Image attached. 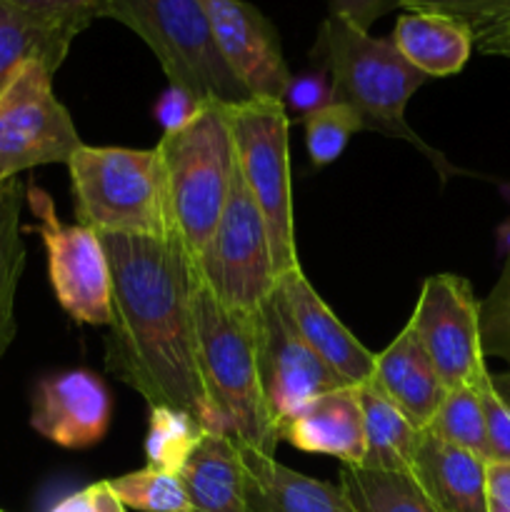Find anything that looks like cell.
Returning a JSON list of instances; mask_svg holds the SVG:
<instances>
[{
  "label": "cell",
  "instance_id": "60d3db41",
  "mask_svg": "<svg viewBox=\"0 0 510 512\" xmlns=\"http://www.w3.org/2000/svg\"><path fill=\"white\" fill-rule=\"evenodd\" d=\"M490 512H508V510H500V508H493V505H490Z\"/></svg>",
  "mask_w": 510,
  "mask_h": 512
},
{
  "label": "cell",
  "instance_id": "ab89813d",
  "mask_svg": "<svg viewBox=\"0 0 510 512\" xmlns=\"http://www.w3.org/2000/svg\"><path fill=\"white\" fill-rule=\"evenodd\" d=\"M490 383H493L495 393L510 405V373H498V375L490 373Z\"/></svg>",
  "mask_w": 510,
  "mask_h": 512
},
{
  "label": "cell",
  "instance_id": "e0dca14e",
  "mask_svg": "<svg viewBox=\"0 0 510 512\" xmlns=\"http://www.w3.org/2000/svg\"><path fill=\"white\" fill-rule=\"evenodd\" d=\"M280 440L303 453L328 455L343 465H363L365 430L358 388L343 385L320 395L280 428Z\"/></svg>",
  "mask_w": 510,
  "mask_h": 512
},
{
  "label": "cell",
  "instance_id": "836d02e7",
  "mask_svg": "<svg viewBox=\"0 0 510 512\" xmlns=\"http://www.w3.org/2000/svg\"><path fill=\"white\" fill-rule=\"evenodd\" d=\"M8 3L33 10V13L78 20L85 28L93 20L105 18V10H108V0H8Z\"/></svg>",
  "mask_w": 510,
  "mask_h": 512
},
{
  "label": "cell",
  "instance_id": "d6a6232c",
  "mask_svg": "<svg viewBox=\"0 0 510 512\" xmlns=\"http://www.w3.org/2000/svg\"><path fill=\"white\" fill-rule=\"evenodd\" d=\"M400 8L453 15L475 30L510 15V0H400Z\"/></svg>",
  "mask_w": 510,
  "mask_h": 512
},
{
  "label": "cell",
  "instance_id": "8992f818",
  "mask_svg": "<svg viewBox=\"0 0 510 512\" xmlns=\"http://www.w3.org/2000/svg\"><path fill=\"white\" fill-rule=\"evenodd\" d=\"M105 18L145 40L170 85L223 105L253 98L220 55L200 0H108Z\"/></svg>",
  "mask_w": 510,
  "mask_h": 512
},
{
  "label": "cell",
  "instance_id": "2e32d148",
  "mask_svg": "<svg viewBox=\"0 0 510 512\" xmlns=\"http://www.w3.org/2000/svg\"><path fill=\"white\" fill-rule=\"evenodd\" d=\"M485 460L420 430L410 475L438 512H490Z\"/></svg>",
  "mask_w": 510,
  "mask_h": 512
},
{
  "label": "cell",
  "instance_id": "484cf974",
  "mask_svg": "<svg viewBox=\"0 0 510 512\" xmlns=\"http://www.w3.org/2000/svg\"><path fill=\"white\" fill-rule=\"evenodd\" d=\"M203 435L205 430L200 428L198 420L185 410L153 405L148 415V433H145L148 468L178 475Z\"/></svg>",
  "mask_w": 510,
  "mask_h": 512
},
{
  "label": "cell",
  "instance_id": "e575fe53",
  "mask_svg": "<svg viewBox=\"0 0 510 512\" xmlns=\"http://www.w3.org/2000/svg\"><path fill=\"white\" fill-rule=\"evenodd\" d=\"M200 103H203V100L190 95L188 90L178 88V85H168V90H165L158 98V103H155V120L160 123L163 133H173V130L185 128V125L195 118Z\"/></svg>",
  "mask_w": 510,
  "mask_h": 512
},
{
  "label": "cell",
  "instance_id": "4316f807",
  "mask_svg": "<svg viewBox=\"0 0 510 512\" xmlns=\"http://www.w3.org/2000/svg\"><path fill=\"white\" fill-rule=\"evenodd\" d=\"M428 433L455 448L470 450L488 463V440H485V418L480 405L478 388L473 385H455L448 388L443 403L435 410L428 423Z\"/></svg>",
  "mask_w": 510,
  "mask_h": 512
},
{
  "label": "cell",
  "instance_id": "52a82bcc",
  "mask_svg": "<svg viewBox=\"0 0 510 512\" xmlns=\"http://www.w3.org/2000/svg\"><path fill=\"white\" fill-rule=\"evenodd\" d=\"M228 113L235 160L263 213L275 273L280 278L300 268L298 248H295L293 190H290V118L283 108V100L275 98H248L238 105H230Z\"/></svg>",
  "mask_w": 510,
  "mask_h": 512
},
{
  "label": "cell",
  "instance_id": "277c9868",
  "mask_svg": "<svg viewBox=\"0 0 510 512\" xmlns=\"http://www.w3.org/2000/svg\"><path fill=\"white\" fill-rule=\"evenodd\" d=\"M318 60L333 80L338 103L350 105L365 130L408 140L443 168V160L418 138L405 120V108L425 75L400 55L390 38H373L365 30L328 15L320 25Z\"/></svg>",
  "mask_w": 510,
  "mask_h": 512
},
{
  "label": "cell",
  "instance_id": "7c38bea8",
  "mask_svg": "<svg viewBox=\"0 0 510 512\" xmlns=\"http://www.w3.org/2000/svg\"><path fill=\"white\" fill-rule=\"evenodd\" d=\"M408 323L445 388L473 385L488 370L480 340V300L460 275L438 273L425 278Z\"/></svg>",
  "mask_w": 510,
  "mask_h": 512
},
{
  "label": "cell",
  "instance_id": "cb8c5ba5",
  "mask_svg": "<svg viewBox=\"0 0 510 512\" xmlns=\"http://www.w3.org/2000/svg\"><path fill=\"white\" fill-rule=\"evenodd\" d=\"M25 188L28 185L20 178L5 180L0 188V358L8 353L18 333V318H15V298L18 285L25 270V238H23V215Z\"/></svg>",
  "mask_w": 510,
  "mask_h": 512
},
{
  "label": "cell",
  "instance_id": "d6986e66",
  "mask_svg": "<svg viewBox=\"0 0 510 512\" xmlns=\"http://www.w3.org/2000/svg\"><path fill=\"white\" fill-rule=\"evenodd\" d=\"M245 512H353L335 485L285 468L275 455L240 445Z\"/></svg>",
  "mask_w": 510,
  "mask_h": 512
},
{
  "label": "cell",
  "instance_id": "4dcf8cb0",
  "mask_svg": "<svg viewBox=\"0 0 510 512\" xmlns=\"http://www.w3.org/2000/svg\"><path fill=\"white\" fill-rule=\"evenodd\" d=\"M330 103H335L333 80L323 65L318 70L293 75L283 93L285 113L290 120H300V123H305V118H310L318 110L328 108Z\"/></svg>",
  "mask_w": 510,
  "mask_h": 512
},
{
  "label": "cell",
  "instance_id": "ba28073f",
  "mask_svg": "<svg viewBox=\"0 0 510 512\" xmlns=\"http://www.w3.org/2000/svg\"><path fill=\"white\" fill-rule=\"evenodd\" d=\"M198 273L220 303L245 313H255L278 283L268 228L238 160L223 213L198 258Z\"/></svg>",
  "mask_w": 510,
  "mask_h": 512
},
{
  "label": "cell",
  "instance_id": "5bb4252c",
  "mask_svg": "<svg viewBox=\"0 0 510 512\" xmlns=\"http://www.w3.org/2000/svg\"><path fill=\"white\" fill-rule=\"evenodd\" d=\"M113 420V398L103 378L90 370H65L35 385L30 425L50 443L85 450L105 438Z\"/></svg>",
  "mask_w": 510,
  "mask_h": 512
},
{
  "label": "cell",
  "instance_id": "b9f144b4",
  "mask_svg": "<svg viewBox=\"0 0 510 512\" xmlns=\"http://www.w3.org/2000/svg\"><path fill=\"white\" fill-rule=\"evenodd\" d=\"M3 183H5V180H0V188H3Z\"/></svg>",
  "mask_w": 510,
  "mask_h": 512
},
{
  "label": "cell",
  "instance_id": "74e56055",
  "mask_svg": "<svg viewBox=\"0 0 510 512\" xmlns=\"http://www.w3.org/2000/svg\"><path fill=\"white\" fill-rule=\"evenodd\" d=\"M473 45L480 53L510 58V15L473 30Z\"/></svg>",
  "mask_w": 510,
  "mask_h": 512
},
{
  "label": "cell",
  "instance_id": "ac0fdd59",
  "mask_svg": "<svg viewBox=\"0 0 510 512\" xmlns=\"http://www.w3.org/2000/svg\"><path fill=\"white\" fill-rule=\"evenodd\" d=\"M373 383L418 430L428 428L448 393L410 323L395 335L383 353L375 355Z\"/></svg>",
  "mask_w": 510,
  "mask_h": 512
},
{
  "label": "cell",
  "instance_id": "3957f363",
  "mask_svg": "<svg viewBox=\"0 0 510 512\" xmlns=\"http://www.w3.org/2000/svg\"><path fill=\"white\" fill-rule=\"evenodd\" d=\"M228 108L218 100H203L185 128L163 133L155 145L163 165L170 230L195 265L218 225L235 173Z\"/></svg>",
  "mask_w": 510,
  "mask_h": 512
},
{
  "label": "cell",
  "instance_id": "9a60e30c",
  "mask_svg": "<svg viewBox=\"0 0 510 512\" xmlns=\"http://www.w3.org/2000/svg\"><path fill=\"white\" fill-rule=\"evenodd\" d=\"M275 285L283 295L290 320L298 328L300 338L310 345V350L343 383L353 385V388L368 383L373 378L375 355L340 323L338 315L325 305V300L310 285L303 270L298 268L280 275Z\"/></svg>",
  "mask_w": 510,
  "mask_h": 512
},
{
  "label": "cell",
  "instance_id": "f35d334b",
  "mask_svg": "<svg viewBox=\"0 0 510 512\" xmlns=\"http://www.w3.org/2000/svg\"><path fill=\"white\" fill-rule=\"evenodd\" d=\"M485 485H488V503L510 512V463L485 465Z\"/></svg>",
  "mask_w": 510,
  "mask_h": 512
},
{
  "label": "cell",
  "instance_id": "7a4b0ae2",
  "mask_svg": "<svg viewBox=\"0 0 510 512\" xmlns=\"http://www.w3.org/2000/svg\"><path fill=\"white\" fill-rule=\"evenodd\" d=\"M198 363L223 433L235 443L275 455L280 435L265 408L255 348V313L228 308L198 280L193 298Z\"/></svg>",
  "mask_w": 510,
  "mask_h": 512
},
{
  "label": "cell",
  "instance_id": "4fadbf2b",
  "mask_svg": "<svg viewBox=\"0 0 510 512\" xmlns=\"http://www.w3.org/2000/svg\"><path fill=\"white\" fill-rule=\"evenodd\" d=\"M220 55L253 98L283 100L290 73L275 25L245 0H200Z\"/></svg>",
  "mask_w": 510,
  "mask_h": 512
},
{
  "label": "cell",
  "instance_id": "44dd1931",
  "mask_svg": "<svg viewBox=\"0 0 510 512\" xmlns=\"http://www.w3.org/2000/svg\"><path fill=\"white\" fill-rule=\"evenodd\" d=\"M395 48L425 78H448L460 73L473 53V30L453 15L408 10L390 35Z\"/></svg>",
  "mask_w": 510,
  "mask_h": 512
},
{
  "label": "cell",
  "instance_id": "5b68a950",
  "mask_svg": "<svg viewBox=\"0 0 510 512\" xmlns=\"http://www.w3.org/2000/svg\"><path fill=\"white\" fill-rule=\"evenodd\" d=\"M75 215L95 233L173 235L158 150L80 145L68 160Z\"/></svg>",
  "mask_w": 510,
  "mask_h": 512
},
{
  "label": "cell",
  "instance_id": "d4e9b609",
  "mask_svg": "<svg viewBox=\"0 0 510 512\" xmlns=\"http://www.w3.org/2000/svg\"><path fill=\"white\" fill-rule=\"evenodd\" d=\"M338 488L353 512H438L418 480L403 470L343 465Z\"/></svg>",
  "mask_w": 510,
  "mask_h": 512
},
{
  "label": "cell",
  "instance_id": "f1b7e54d",
  "mask_svg": "<svg viewBox=\"0 0 510 512\" xmlns=\"http://www.w3.org/2000/svg\"><path fill=\"white\" fill-rule=\"evenodd\" d=\"M305 148L313 168H325L343 155L345 145L358 130H365L363 120L350 105L330 103L328 108L318 110L305 118Z\"/></svg>",
  "mask_w": 510,
  "mask_h": 512
},
{
  "label": "cell",
  "instance_id": "ffe728a7",
  "mask_svg": "<svg viewBox=\"0 0 510 512\" xmlns=\"http://www.w3.org/2000/svg\"><path fill=\"white\" fill-rule=\"evenodd\" d=\"M83 30L78 20L33 13L0 0V90L28 60H40L55 73Z\"/></svg>",
  "mask_w": 510,
  "mask_h": 512
},
{
  "label": "cell",
  "instance_id": "30bf717a",
  "mask_svg": "<svg viewBox=\"0 0 510 512\" xmlns=\"http://www.w3.org/2000/svg\"><path fill=\"white\" fill-rule=\"evenodd\" d=\"M255 348L260 390L278 435L280 428L303 413L313 400L348 385L300 338L278 285L255 310Z\"/></svg>",
  "mask_w": 510,
  "mask_h": 512
},
{
  "label": "cell",
  "instance_id": "1f68e13d",
  "mask_svg": "<svg viewBox=\"0 0 510 512\" xmlns=\"http://www.w3.org/2000/svg\"><path fill=\"white\" fill-rule=\"evenodd\" d=\"M480 405L485 418V440H488V463H510V405L495 393L490 383V370H485L478 380Z\"/></svg>",
  "mask_w": 510,
  "mask_h": 512
},
{
  "label": "cell",
  "instance_id": "603a6c76",
  "mask_svg": "<svg viewBox=\"0 0 510 512\" xmlns=\"http://www.w3.org/2000/svg\"><path fill=\"white\" fill-rule=\"evenodd\" d=\"M365 430V468L403 470L410 473V460L418 445L420 430L400 413L398 405L373 383L358 385Z\"/></svg>",
  "mask_w": 510,
  "mask_h": 512
},
{
  "label": "cell",
  "instance_id": "8d00e7d4",
  "mask_svg": "<svg viewBox=\"0 0 510 512\" xmlns=\"http://www.w3.org/2000/svg\"><path fill=\"white\" fill-rule=\"evenodd\" d=\"M393 8H400V0H330L328 15H335V18L368 33L370 25L388 15Z\"/></svg>",
  "mask_w": 510,
  "mask_h": 512
},
{
  "label": "cell",
  "instance_id": "83f0119b",
  "mask_svg": "<svg viewBox=\"0 0 510 512\" xmlns=\"http://www.w3.org/2000/svg\"><path fill=\"white\" fill-rule=\"evenodd\" d=\"M108 483L125 508L138 512H190L183 480L175 473H165V470L145 465L143 470L125 473L120 478L108 480Z\"/></svg>",
  "mask_w": 510,
  "mask_h": 512
},
{
  "label": "cell",
  "instance_id": "8fae6325",
  "mask_svg": "<svg viewBox=\"0 0 510 512\" xmlns=\"http://www.w3.org/2000/svg\"><path fill=\"white\" fill-rule=\"evenodd\" d=\"M48 255V278L60 308L85 325H110V263L100 235L88 225H65L40 185L25 188Z\"/></svg>",
  "mask_w": 510,
  "mask_h": 512
},
{
  "label": "cell",
  "instance_id": "9c48e42d",
  "mask_svg": "<svg viewBox=\"0 0 510 512\" xmlns=\"http://www.w3.org/2000/svg\"><path fill=\"white\" fill-rule=\"evenodd\" d=\"M53 70L28 60L0 90V180L38 165L65 163L80 140L73 118L53 93Z\"/></svg>",
  "mask_w": 510,
  "mask_h": 512
},
{
  "label": "cell",
  "instance_id": "7402d4cb",
  "mask_svg": "<svg viewBox=\"0 0 510 512\" xmlns=\"http://www.w3.org/2000/svg\"><path fill=\"white\" fill-rule=\"evenodd\" d=\"M190 512H245V475L238 443L205 433L180 470Z\"/></svg>",
  "mask_w": 510,
  "mask_h": 512
},
{
  "label": "cell",
  "instance_id": "7bdbcfd3",
  "mask_svg": "<svg viewBox=\"0 0 510 512\" xmlns=\"http://www.w3.org/2000/svg\"><path fill=\"white\" fill-rule=\"evenodd\" d=\"M0 512H5V510H0Z\"/></svg>",
  "mask_w": 510,
  "mask_h": 512
},
{
  "label": "cell",
  "instance_id": "6da1fadb",
  "mask_svg": "<svg viewBox=\"0 0 510 512\" xmlns=\"http://www.w3.org/2000/svg\"><path fill=\"white\" fill-rule=\"evenodd\" d=\"M98 235L110 263L108 373L150 408L185 410L205 433H223L198 363L193 298L200 273L193 255L175 235Z\"/></svg>",
  "mask_w": 510,
  "mask_h": 512
},
{
  "label": "cell",
  "instance_id": "f546056e",
  "mask_svg": "<svg viewBox=\"0 0 510 512\" xmlns=\"http://www.w3.org/2000/svg\"><path fill=\"white\" fill-rule=\"evenodd\" d=\"M480 340L485 358L495 355L510 363V258L495 288L480 303Z\"/></svg>",
  "mask_w": 510,
  "mask_h": 512
},
{
  "label": "cell",
  "instance_id": "d590c367",
  "mask_svg": "<svg viewBox=\"0 0 510 512\" xmlns=\"http://www.w3.org/2000/svg\"><path fill=\"white\" fill-rule=\"evenodd\" d=\"M123 503L118 495L113 493L108 480H98V483L88 485V488L78 490V493L68 495L60 500L50 512H125Z\"/></svg>",
  "mask_w": 510,
  "mask_h": 512
}]
</instances>
